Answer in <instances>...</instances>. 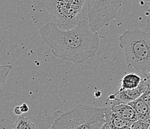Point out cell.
Segmentation results:
<instances>
[{"label": "cell", "mask_w": 150, "mask_h": 129, "mask_svg": "<svg viewBox=\"0 0 150 129\" xmlns=\"http://www.w3.org/2000/svg\"><path fill=\"white\" fill-rule=\"evenodd\" d=\"M40 34L54 56L76 64L93 58L99 49V37L91 28L88 18L79 20L76 26L68 30L49 22L40 28Z\"/></svg>", "instance_id": "6da1fadb"}, {"label": "cell", "mask_w": 150, "mask_h": 129, "mask_svg": "<svg viewBox=\"0 0 150 129\" xmlns=\"http://www.w3.org/2000/svg\"><path fill=\"white\" fill-rule=\"evenodd\" d=\"M120 47L125 51L126 65L140 72L144 76L150 74V33L143 30H125L119 37Z\"/></svg>", "instance_id": "7a4b0ae2"}, {"label": "cell", "mask_w": 150, "mask_h": 129, "mask_svg": "<svg viewBox=\"0 0 150 129\" xmlns=\"http://www.w3.org/2000/svg\"><path fill=\"white\" fill-rule=\"evenodd\" d=\"M86 0H46V8L61 29H71L78 24L79 15Z\"/></svg>", "instance_id": "3957f363"}, {"label": "cell", "mask_w": 150, "mask_h": 129, "mask_svg": "<svg viewBox=\"0 0 150 129\" xmlns=\"http://www.w3.org/2000/svg\"><path fill=\"white\" fill-rule=\"evenodd\" d=\"M125 0H87L88 20L93 32H98L117 17Z\"/></svg>", "instance_id": "277c9868"}, {"label": "cell", "mask_w": 150, "mask_h": 129, "mask_svg": "<svg viewBox=\"0 0 150 129\" xmlns=\"http://www.w3.org/2000/svg\"><path fill=\"white\" fill-rule=\"evenodd\" d=\"M73 111L81 129H102L106 123L105 108L80 104Z\"/></svg>", "instance_id": "5b68a950"}, {"label": "cell", "mask_w": 150, "mask_h": 129, "mask_svg": "<svg viewBox=\"0 0 150 129\" xmlns=\"http://www.w3.org/2000/svg\"><path fill=\"white\" fill-rule=\"evenodd\" d=\"M147 88V82L145 77L143 78L141 84L140 86L135 89L132 90H121L119 89L114 94H111L108 96V99H117L122 103L129 104L131 102L137 99L140 98Z\"/></svg>", "instance_id": "8992f818"}, {"label": "cell", "mask_w": 150, "mask_h": 129, "mask_svg": "<svg viewBox=\"0 0 150 129\" xmlns=\"http://www.w3.org/2000/svg\"><path fill=\"white\" fill-rule=\"evenodd\" d=\"M108 108L128 122L134 123L138 120L137 113L129 104H125L118 102L116 99H107Z\"/></svg>", "instance_id": "52a82bcc"}, {"label": "cell", "mask_w": 150, "mask_h": 129, "mask_svg": "<svg viewBox=\"0 0 150 129\" xmlns=\"http://www.w3.org/2000/svg\"><path fill=\"white\" fill-rule=\"evenodd\" d=\"M50 129H81V128L72 110L57 118Z\"/></svg>", "instance_id": "ba28073f"}, {"label": "cell", "mask_w": 150, "mask_h": 129, "mask_svg": "<svg viewBox=\"0 0 150 129\" xmlns=\"http://www.w3.org/2000/svg\"><path fill=\"white\" fill-rule=\"evenodd\" d=\"M105 120L106 123L112 129H122L128 126H132L133 124L113 112L108 107H105Z\"/></svg>", "instance_id": "9c48e42d"}, {"label": "cell", "mask_w": 150, "mask_h": 129, "mask_svg": "<svg viewBox=\"0 0 150 129\" xmlns=\"http://www.w3.org/2000/svg\"><path fill=\"white\" fill-rule=\"evenodd\" d=\"M137 113L138 120L144 121L150 124V108L140 96L137 99L129 103Z\"/></svg>", "instance_id": "30bf717a"}, {"label": "cell", "mask_w": 150, "mask_h": 129, "mask_svg": "<svg viewBox=\"0 0 150 129\" xmlns=\"http://www.w3.org/2000/svg\"><path fill=\"white\" fill-rule=\"evenodd\" d=\"M143 78L135 73H127L121 79L120 88L121 90L135 89L140 86Z\"/></svg>", "instance_id": "8fae6325"}, {"label": "cell", "mask_w": 150, "mask_h": 129, "mask_svg": "<svg viewBox=\"0 0 150 129\" xmlns=\"http://www.w3.org/2000/svg\"><path fill=\"white\" fill-rule=\"evenodd\" d=\"M12 129H36L34 124L28 117L20 115L12 125Z\"/></svg>", "instance_id": "7c38bea8"}, {"label": "cell", "mask_w": 150, "mask_h": 129, "mask_svg": "<svg viewBox=\"0 0 150 129\" xmlns=\"http://www.w3.org/2000/svg\"><path fill=\"white\" fill-rule=\"evenodd\" d=\"M13 69L11 65H1L0 64V89L6 85L9 73Z\"/></svg>", "instance_id": "4fadbf2b"}, {"label": "cell", "mask_w": 150, "mask_h": 129, "mask_svg": "<svg viewBox=\"0 0 150 129\" xmlns=\"http://www.w3.org/2000/svg\"><path fill=\"white\" fill-rule=\"evenodd\" d=\"M144 77H145L146 79L147 88L144 93V94L141 96V98L145 102L146 104L149 106V108H150V74H149L146 76Z\"/></svg>", "instance_id": "5bb4252c"}, {"label": "cell", "mask_w": 150, "mask_h": 129, "mask_svg": "<svg viewBox=\"0 0 150 129\" xmlns=\"http://www.w3.org/2000/svg\"><path fill=\"white\" fill-rule=\"evenodd\" d=\"M20 106V109H21L23 113H27L28 111H29V108H28V105L26 104V103H23Z\"/></svg>", "instance_id": "9a60e30c"}, {"label": "cell", "mask_w": 150, "mask_h": 129, "mask_svg": "<svg viewBox=\"0 0 150 129\" xmlns=\"http://www.w3.org/2000/svg\"><path fill=\"white\" fill-rule=\"evenodd\" d=\"M13 112H14L15 114L18 115V116H20L22 115L23 112H22L21 109H20V106H16L13 109Z\"/></svg>", "instance_id": "2e32d148"}, {"label": "cell", "mask_w": 150, "mask_h": 129, "mask_svg": "<svg viewBox=\"0 0 150 129\" xmlns=\"http://www.w3.org/2000/svg\"><path fill=\"white\" fill-rule=\"evenodd\" d=\"M102 129H112V128H110V126L107 124V123H105V124L103 125V127L102 128Z\"/></svg>", "instance_id": "e0dca14e"}, {"label": "cell", "mask_w": 150, "mask_h": 129, "mask_svg": "<svg viewBox=\"0 0 150 129\" xmlns=\"http://www.w3.org/2000/svg\"><path fill=\"white\" fill-rule=\"evenodd\" d=\"M101 92L99 90H96V93H95V96H96V97H99V96H101Z\"/></svg>", "instance_id": "ac0fdd59"}, {"label": "cell", "mask_w": 150, "mask_h": 129, "mask_svg": "<svg viewBox=\"0 0 150 129\" xmlns=\"http://www.w3.org/2000/svg\"><path fill=\"white\" fill-rule=\"evenodd\" d=\"M146 1H148V2H150V0H146Z\"/></svg>", "instance_id": "d6986e66"}, {"label": "cell", "mask_w": 150, "mask_h": 129, "mask_svg": "<svg viewBox=\"0 0 150 129\" xmlns=\"http://www.w3.org/2000/svg\"><path fill=\"white\" fill-rule=\"evenodd\" d=\"M149 129H150V126H149Z\"/></svg>", "instance_id": "ffe728a7"}]
</instances>
